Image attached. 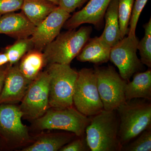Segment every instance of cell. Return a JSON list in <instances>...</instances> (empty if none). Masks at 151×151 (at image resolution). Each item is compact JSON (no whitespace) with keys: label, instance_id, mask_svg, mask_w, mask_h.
I'll return each mask as SVG.
<instances>
[{"label":"cell","instance_id":"1","mask_svg":"<svg viewBox=\"0 0 151 151\" xmlns=\"http://www.w3.org/2000/svg\"><path fill=\"white\" fill-rule=\"evenodd\" d=\"M116 111L119 117V137L122 146L151 128L150 101L142 98L126 100Z\"/></svg>","mask_w":151,"mask_h":151},{"label":"cell","instance_id":"2","mask_svg":"<svg viewBox=\"0 0 151 151\" xmlns=\"http://www.w3.org/2000/svg\"><path fill=\"white\" fill-rule=\"evenodd\" d=\"M91 117L85 130L86 140L91 151H121L119 119L116 110H103Z\"/></svg>","mask_w":151,"mask_h":151},{"label":"cell","instance_id":"3","mask_svg":"<svg viewBox=\"0 0 151 151\" xmlns=\"http://www.w3.org/2000/svg\"><path fill=\"white\" fill-rule=\"evenodd\" d=\"M91 26L68 30L60 33L43 50L45 65L53 63L68 64L78 55L90 38Z\"/></svg>","mask_w":151,"mask_h":151},{"label":"cell","instance_id":"4","mask_svg":"<svg viewBox=\"0 0 151 151\" xmlns=\"http://www.w3.org/2000/svg\"><path fill=\"white\" fill-rule=\"evenodd\" d=\"M91 121L73 107L49 108L43 116L33 121L32 127L38 131L60 130L71 132L77 137L85 134Z\"/></svg>","mask_w":151,"mask_h":151},{"label":"cell","instance_id":"5","mask_svg":"<svg viewBox=\"0 0 151 151\" xmlns=\"http://www.w3.org/2000/svg\"><path fill=\"white\" fill-rule=\"evenodd\" d=\"M50 76V108L73 107V96L78 72L68 64L53 63L48 65Z\"/></svg>","mask_w":151,"mask_h":151},{"label":"cell","instance_id":"6","mask_svg":"<svg viewBox=\"0 0 151 151\" xmlns=\"http://www.w3.org/2000/svg\"><path fill=\"white\" fill-rule=\"evenodd\" d=\"M23 113L15 104H0V142L2 146L13 149L28 145L34 139L23 124Z\"/></svg>","mask_w":151,"mask_h":151},{"label":"cell","instance_id":"7","mask_svg":"<svg viewBox=\"0 0 151 151\" xmlns=\"http://www.w3.org/2000/svg\"><path fill=\"white\" fill-rule=\"evenodd\" d=\"M73 100L76 109L87 117L97 115L104 110L94 68H84L78 72Z\"/></svg>","mask_w":151,"mask_h":151},{"label":"cell","instance_id":"8","mask_svg":"<svg viewBox=\"0 0 151 151\" xmlns=\"http://www.w3.org/2000/svg\"><path fill=\"white\" fill-rule=\"evenodd\" d=\"M98 92L105 111H116L125 100L127 81L111 65L94 66Z\"/></svg>","mask_w":151,"mask_h":151},{"label":"cell","instance_id":"9","mask_svg":"<svg viewBox=\"0 0 151 151\" xmlns=\"http://www.w3.org/2000/svg\"><path fill=\"white\" fill-rule=\"evenodd\" d=\"M50 76L47 70L41 71L31 81L19 106L23 117L34 121L43 116L50 108Z\"/></svg>","mask_w":151,"mask_h":151},{"label":"cell","instance_id":"10","mask_svg":"<svg viewBox=\"0 0 151 151\" xmlns=\"http://www.w3.org/2000/svg\"><path fill=\"white\" fill-rule=\"evenodd\" d=\"M139 41L136 36L128 35L111 47L110 60L118 68L119 74L127 82L134 74L143 69L144 65L137 55Z\"/></svg>","mask_w":151,"mask_h":151},{"label":"cell","instance_id":"11","mask_svg":"<svg viewBox=\"0 0 151 151\" xmlns=\"http://www.w3.org/2000/svg\"><path fill=\"white\" fill-rule=\"evenodd\" d=\"M71 15L58 6L46 18L36 26L30 38L35 49L41 51L55 39Z\"/></svg>","mask_w":151,"mask_h":151},{"label":"cell","instance_id":"12","mask_svg":"<svg viewBox=\"0 0 151 151\" xmlns=\"http://www.w3.org/2000/svg\"><path fill=\"white\" fill-rule=\"evenodd\" d=\"M31 81L23 75L19 65L7 66L2 91L0 95V104H15L21 102Z\"/></svg>","mask_w":151,"mask_h":151},{"label":"cell","instance_id":"13","mask_svg":"<svg viewBox=\"0 0 151 151\" xmlns=\"http://www.w3.org/2000/svg\"><path fill=\"white\" fill-rule=\"evenodd\" d=\"M111 0H89L86 6L65 22L63 27L76 29L81 24H89L100 26Z\"/></svg>","mask_w":151,"mask_h":151},{"label":"cell","instance_id":"14","mask_svg":"<svg viewBox=\"0 0 151 151\" xmlns=\"http://www.w3.org/2000/svg\"><path fill=\"white\" fill-rule=\"evenodd\" d=\"M35 27L22 12L4 14L0 17V34L6 35L18 40L29 37Z\"/></svg>","mask_w":151,"mask_h":151},{"label":"cell","instance_id":"15","mask_svg":"<svg viewBox=\"0 0 151 151\" xmlns=\"http://www.w3.org/2000/svg\"><path fill=\"white\" fill-rule=\"evenodd\" d=\"M77 136L71 132L41 134L22 151H57L74 139Z\"/></svg>","mask_w":151,"mask_h":151},{"label":"cell","instance_id":"16","mask_svg":"<svg viewBox=\"0 0 151 151\" xmlns=\"http://www.w3.org/2000/svg\"><path fill=\"white\" fill-rule=\"evenodd\" d=\"M111 47L100 37L89 38L76 58L81 62H89L99 65L110 60Z\"/></svg>","mask_w":151,"mask_h":151},{"label":"cell","instance_id":"17","mask_svg":"<svg viewBox=\"0 0 151 151\" xmlns=\"http://www.w3.org/2000/svg\"><path fill=\"white\" fill-rule=\"evenodd\" d=\"M133 80L127 82L125 86V100L142 98L151 100V69L139 72L133 75Z\"/></svg>","mask_w":151,"mask_h":151},{"label":"cell","instance_id":"18","mask_svg":"<svg viewBox=\"0 0 151 151\" xmlns=\"http://www.w3.org/2000/svg\"><path fill=\"white\" fill-rule=\"evenodd\" d=\"M104 18L105 28L100 37L108 45L112 47L122 39L118 15V0H111Z\"/></svg>","mask_w":151,"mask_h":151},{"label":"cell","instance_id":"19","mask_svg":"<svg viewBox=\"0 0 151 151\" xmlns=\"http://www.w3.org/2000/svg\"><path fill=\"white\" fill-rule=\"evenodd\" d=\"M58 6L50 0H24L21 10L29 20L37 26Z\"/></svg>","mask_w":151,"mask_h":151},{"label":"cell","instance_id":"20","mask_svg":"<svg viewBox=\"0 0 151 151\" xmlns=\"http://www.w3.org/2000/svg\"><path fill=\"white\" fill-rule=\"evenodd\" d=\"M45 65L42 52L37 50H31L23 57L19 68L23 75L32 81L37 77Z\"/></svg>","mask_w":151,"mask_h":151},{"label":"cell","instance_id":"21","mask_svg":"<svg viewBox=\"0 0 151 151\" xmlns=\"http://www.w3.org/2000/svg\"><path fill=\"white\" fill-rule=\"evenodd\" d=\"M33 47L30 38L18 40L14 44L6 49L4 52L8 58L9 65H12L16 64Z\"/></svg>","mask_w":151,"mask_h":151},{"label":"cell","instance_id":"22","mask_svg":"<svg viewBox=\"0 0 151 151\" xmlns=\"http://www.w3.org/2000/svg\"><path fill=\"white\" fill-rule=\"evenodd\" d=\"M145 35L138 42L137 49L139 52L141 62L143 65L151 68V18L143 26Z\"/></svg>","mask_w":151,"mask_h":151},{"label":"cell","instance_id":"23","mask_svg":"<svg viewBox=\"0 0 151 151\" xmlns=\"http://www.w3.org/2000/svg\"><path fill=\"white\" fill-rule=\"evenodd\" d=\"M118 15L121 37L128 34L129 26L134 0H118Z\"/></svg>","mask_w":151,"mask_h":151},{"label":"cell","instance_id":"24","mask_svg":"<svg viewBox=\"0 0 151 151\" xmlns=\"http://www.w3.org/2000/svg\"><path fill=\"white\" fill-rule=\"evenodd\" d=\"M137 139L122 146L121 151H151V128L143 131Z\"/></svg>","mask_w":151,"mask_h":151},{"label":"cell","instance_id":"25","mask_svg":"<svg viewBox=\"0 0 151 151\" xmlns=\"http://www.w3.org/2000/svg\"><path fill=\"white\" fill-rule=\"evenodd\" d=\"M148 0H136L134 2V5L131 14L128 31V35L135 36L138 21L143 9Z\"/></svg>","mask_w":151,"mask_h":151},{"label":"cell","instance_id":"26","mask_svg":"<svg viewBox=\"0 0 151 151\" xmlns=\"http://www.w3.org/2000/svg\"><path fill=\"white\" fill-rule=\"evenodd\" d=\"M60 150V151H91L87 140L86 135L77 137Z\"/></svg>","mask_w":151,"mask_h":151},{"label":"cell","instance_id":"27","mask_svg":"<svg viewBox=\"0 0 151 151\" xmlns=\"http://www.w3.org/2000/svg\"><path fill=\"white\" fill-rule=\"evenodd\" d=\"M24 0H0V14L14 12L21 9Z\"/></svg>","mask_w":151,"mask_h":151},{"label":"cell","instance_id":"28","mask_svg":"<svg viewBox=\"0 0 151 151\" xmlns=\"http://www.w3.org/2000/svg\"><path fill=\"white\" fill-rule=\"evenodd\" d=\"M89 0H58V6L69 13L81 7Z\"/></svg>","mask_w":151,"mask_h":151},{"label":"cell","instance_id":"29","mask_svg":"<svg viewBox=\"0 0 151 151\" xmlns=\"http://www.w3.org/2000/svg\"><path fill=\"white\" fill-rule=\"evenodd\" d=\"M6 66H2L0 67V95L2 91L5 79L6 73L7 71Z\"/></svg>","mask_w":151,"mask_h":151},{"label":"cell","instance_id":"30","mask_svg":"<svg viewBox=\"0 0 151 151\" xmlns=\"http://www.w3.org/2000/svg\"><path fill=\"white\" fill-rule=\"evenodd\" d=\"M9 63V60L5 52L0 53V67Z\"/></svg>","mask_w":151,"mask_h":151},{"label":"cell","instance_id":"31","mask_svg":"<svg viewBox=\"0 0 151 151\" xmlns=\"http://www.w3.org/2000/svg\"><path fill=\"white\" fill-rule=\"evenodd\" d=\"M50 1L54 3L56 5H58V0H50Z\"/></svg>","mask_w":151,"mask_h":151},{"label":"cell","instance_id":"32","mask_svg":"<svg viewBox=\"0 0 151 151\" xmlns=\"http://www.w3.org/2000/svg\"><path fill=\"white\" fill-rule=\"evenodd\" d=\"M2 147V146L1 144V142H0V150H1Z\"/></svg>","mask_w":151,"mask_h":151},{"label":"cell","instance_id":"33","mask_svg":"<svg viewBox=\"0 0 151 151\" xmlns=\"http://www.w3.org/2000/svg\"><path fill=\"white\" fill-rule=\"evenodd\" d=\"M2 15L1 14H0V17H1V16Z\"/></svg>","mask_w":151,"mask_h":151}]
</instances>
